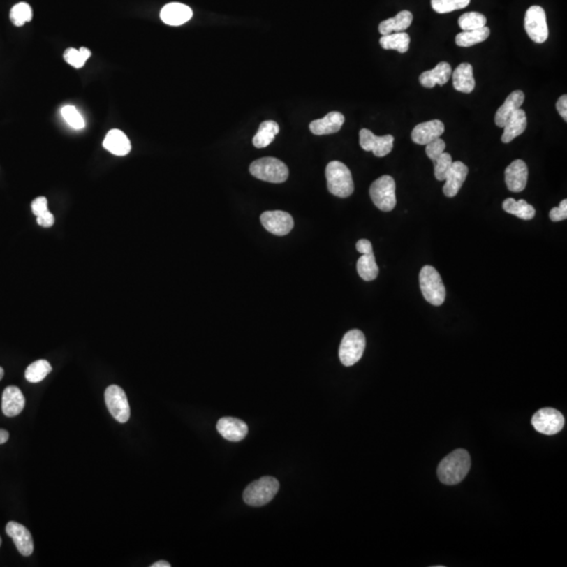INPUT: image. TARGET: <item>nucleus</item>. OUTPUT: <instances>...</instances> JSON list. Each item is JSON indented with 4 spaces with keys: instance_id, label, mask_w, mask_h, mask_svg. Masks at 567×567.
I'll use <instances>...</instances> for the list:
<instances>
[{
    "instance_id": "nucleus-39",
    "label": "nucleus",
    "mask_w": 567,
    "mask_h": 567,
    "mask_svg": "<svg viewBox=\"0 0 567 567\" xmlns=\"http://www.w3.org/2000/svg\"><path fill=\"white\" fill-rule=\"evenodd\" d=\"M446 147V142L443 141V139H435L434 141L430 142L427 145V147H425V154L430 158L431 160L436 159L439 156H441V154L445 153Z\"/></svg>"
},
{
    "instance_id": "nucleus-43",
    "label": "nucleus",
    "mask_w": 567,
    "mask_h": 567,
    "mask_svg": "<svg viewBox=\"0 0 567 567\" xmlns=\"http://www.w3.org/2000/svg\"><path fill=\"white\" fill-rule=\"evenodd\" d=\"M557 110H558L559 114L560 116L564 119V121H567V96L563 95L559 98L558 101H557L556 104Z\"/></svg>"
},
{
    "instance_id": "nucleus-3",
    "label": "nucleus",
    "mask_w": 567,
    "mask_h": 567,
    "mask_svg": "<svg viewBox=\"0 0 567 567\" xmlns=\"http://www.w3.org/2000/svg\"><path fill=\"white\" fill-rule=\"evenodd\" d=\"M329 191L339 198H348L353 193L354 183L349 168L339 161H332L326 168Z\"/></svg>"
},
{
    "instance_id": "nucleus-37",
    "label": "nucleus",
    "mask_w": 567,
    "mask_h": 567,
    "mask_svg": "<svg viewBox=\"0 0 567 567\" xmlns=\"http://www.w3.org/2000/svg\"><path fill=\"white\" fill-rule=\"evenodd\" d=\"M433 163H434L435 178L439 181H445L446 176L453 163L452 156L445 152L436 159L433 160Z\"/></svg>"
},
{
    "instance_id": "nucleus-44",
    "label": "nucleus",
    "mask_w": 567,
    "mask_h": 567,
    "mask_svg": "<svg viewBox=\"0 0 567 567\" xmlns=\"http://www.w3.org/2000/svg\"><path fill=\"white\" fill-rule=\"evenodd\" d=\"M356 250L362 254L372 253V244H371V242L368 241V240H360V241L356 243Z\"/></svg>"
},
{
    "instance_id": "nucleus-25",
    "label": "nucleus",
    "mask_w": 567,
    "mask_h": 567,
    "mask_svg": "<svg viewBox=\"0 0 567 567\" xmlns=\"http://www.w3.org/2000/svg\"><path fill=\"white\" fill-rule=\"evenodd\" d=\"M452 77H453V87L456 91H462L464 94H471L474 91L475 79L473 76V66L470 64H459L455 68L454 72H452Z\"/></svg>"
},
{
    "instance_id": "nucleus-38",
    "label": "nucleus",
    "mask_w": 567,
    "mask_h": 567,
    "mask_svg": "<svg viewBox=\"0 0 567 567\" xmlns=\"http://www.w3.org/2000/svg\"><path fill=\"white\" fill-rule=\"evenodd\" d=\"M64 58L70 66H72L73 68H83L85 62H87V60L84 59L80 51L74 49V47L66 50V51L64 52Z\"/></svg>"
},
{
    "instance_id": "nucleus-40",
    "label": "nucleus",
    "mask_w": 567,
    "mask_h": 567,
    "mask_svg": "<svg viewBox=\"0 0 567 567\" xmlns=\"http://www.w3.org/2000/svg\"><path fill=\"white\" fill-rule=\"evenodd\" d=\"M550 219L552 222H560L567 219V200L561 201L558 207L552 208L550 212Z\"/></svg>"
},
{
    "instance_id": "nucleus-32",
    "label": "nucleus",
    "mask_w": 567,
    "mask_h": 567,
    "mask_svg": "<svg viewBox=\"0 0 567 567\" xmlns=\"http://www.w3.org/2000/svg\"><path fill=\"white\" fill-rule=\"evenodd\" d=\"M52 366L45 360H36L31 364L26 370L27 381L36 383L43 381L51 373Z\"/></svg>"
},
{
    "instance_id": "nucleus-6",
    "label": "nucleus",
    "mask_w": 567,
    "mask_h": 567,
    "mask_svg": "<svg viewBox=\"0 0 567 567\" xmlns=\"http://www.w3.org/2000/svg\"><path fill=\"white\" fill-rule=\"evenodd\" d=\"M396 184L391 176H383L375 180L370 187V197L373 203L381 212H391L395 208Z\"/></svg>"
},
{
    "instance_id": "nucleus-26",
    "label": "nucleus",
    "mask_w": 567,
    "mask_h": 567,
    "mask_svg": "<svg viewBox=\"0 0 567 567\" xmlns=\"http://www.w3.org/2000/svg\"><path fill=\"white\" fill-rule=\"evenodd\" d=\"M413 15L411 12L402 11L395 17L383 20L379 24L378 30L383 36L392 34V33L404 32L412 24Z\"/></svg>"
},
{
    "instance_id": "nucleus-7",
    "label": "nucleus",
    "mask_w": 567,
    "mask_h": 567,
    "mask_svg": "<svg viewBox=\"0 0 567 567\" xmlns=\"http://www.w3.org/2000/svg\"><path fill=\"white\" fill-rule=\"evenodd\" d=\"M366 349V337L358 329L349 331L343 337L339 346V360L346 367H351L360 362Z\"/></svg>"
},
{
    "instance_id": "nucleus-35",
    "label": "nucleus",
    "mask_w": 567,
    "mask_h": 567,
    "mask_svg": "<svg viewBox=\"0 0 567 567\" xmlns=\"http://www.w3.org/2000/svg\"><path fill=\"white\" fill-rule=\"evenodd\" d=\"M10 18L16 27H22L33 18L32 8L27 3H20L12 8Z\"/></svg>"
},
{
    "instance_id": "nucleus-23",
    "label": "nucleus",
    "mask_w": 567,
    "mask_h": 567,
    "mask_svg": "<svg viewBox=\"0 0 567 567\" xmlns=\"http://www.w3.org/2000/svg\"><path fill=\"white\" fill-rule=\"evenodd\" d=\"M527 126L526 114L522 108H518L513 112L506 124L504 125L501 141L503 143H510L515 138L522 135Z\"/></svg>"
},
{
    "instance_id": "nucleus-19",
    "label": "nucleus",
    "mask_w": 567,
    "mask_h": 567,
    "mask_svg": "<svg viewBox=\"0 0 567 567\" xmlns=\"http://www.w3.org/2000/svg\"><path fill=\"white\" fill-rule=\"evenodd\" d=\"M193 15L191 8L179 3H168L160 13V17L164 24L174 27L186 24L191 20Z\"/></svg>"
},
{
    "instance_id": "nucleus-45",
    "label": "nucleus",
    "mask_w": 567,
    "mask_h": 567,
    "mask_svg": "<svg viewBox=\"0 0 567 567\" xmlns=\"http://www.w3.org/2000/svg\"><path fill=\"white\" fill-rule=\"evenodd\" d=\"M10 434L8 431L0 429V445L7 443L9 441Z\"/></svg>"
},
{
    "instance_id": "nucleus-2",
    "label": "nucleus",
    "mask_w": 567,
    "mask_h": 567,
    "mask_svg": "<svg viewBox=\"0 0 567 567\" xmlns=\"http://www.w3.org/2000/svg\"><path fill=\"white\" fill-rule=\"evenodd\" d=\"M419 285L425 301L433 306L443 305L446 300V287L439 271L433 266L423 267L419 273Z\"/></svg>"
},
{
    "instance_id": "nucleus-12",
    "label": "nucleus",
    "mask_w": 567,
    "mask_h": 567,
    "mask_svg": "<svg viewBox=\"0 0 567 567\" xmlns=\"http://www.w3.org/2000/svg\"><path fill=\"white\" fill-rule=\"evenodd\" d=\"M260 222L266 230L279 237L288 235L295 226L293 216L288 212L281 210L265 212L260 216Z\"/></svg>"
},
{
    "instance_id": "nucleus-31",
    "label": "nucleus",
    "mask_w": 567,
    "mask_h": 567,
    "mask_svg": "<svg viewBox=\"0 0 567 567\" xmlns=\"http://www.w3.org/2000/svg\"><path fill=\"white\" fill-rule=\"evenodd\" d=\"M358 272L364 281H374L378 275L379 269L375 260L374 252L362 254L358 260Z\"/></svg>"
},
{
    "instance_id": "nucleus-36",
    "label": "nucleus",
    "mask_w": 567,
    "mask_h": 567,
    "mask_svg": "<svg viewBox=\"0 0 567 567\" xmlns=\"http://www.w3.org/2000/svg\"><path fill=\"white\" fill-rule=\"evenodd\" d=\"M62 118L74 129H82L85 126V121L82 115L78 112L75 106L66 105L61 108Z\"/></svg>"
},
{
    "instance_id": "nucleus-5",
    "label": "nucleus",
    "mask_w": 567,
    "mask_h": 567,
    "mask_svg": "<svg viewBox=\"0 0 567 567\" xmlns=\"http://www.w3.org/2000/svg\"><path fill=\"white\" fill-rule=\"evenodd\" d=\"M279 489V483L277 479L268 476L262 477L246 487L243 494L244 501L248 506H265L275 497Z\"/></svg>"
},
{
    "instance_id": "nucleus-17",
    "label": "nucleus",
    "mask_w": 567,
    "mask_h": 567,
    "mask_svg": "<svg viewBox=\"0 0 567 567\" xmlns=\"http://www.w3.org/2000/svg\"><path fill=\"white\" fill-rule=\"evenodd\" d=\"M469 168L466 164L460 161L453 162L451 168L446 176V184L443 186V193L446 197L454 198L457 196L458 191L462 189L468 177Z\"/></svg>"
},
{
    "instance_id": "nucleus-20",
    "label": "nucleus",
    "mask_w": 567,
    "mask_h": 567,
    "mask_svg": "<svg viewBox=\"0 0 567 567\" xmlns=\"http://www.w3.org/2000/svg\"><path fill=\"white\" fill-rule=\"evenodd\" d=\"M26 399L20 388L15 385H9L6 388L3 393V414L8 417H15L24 411Z\"/></svg>"
},
{
    "instance_id": "nucleus-18",
    "label": "nucleus",
    "mask_w": 567,
    "mask_h": 567,
    "mask_svg": "<svg viewBox=\"0 0 567 567\" xmlns=\"http://www.w3.org/2000/svg\"><path fill=\"white\" fill-rule=\"evenodd\" d=\"M345 123V116L339 112H329L324 118L310 123L309 128L316 135H331L341 131Z\"/></svg>"
},
{
    "instance_id": "nucleus-13",
    "label": "nucleus",
    "mask_w": 567,
    "mask_h": 567,
    "mask_svg": "<svg viewBox=\"0 0 567 567\" xmlns=\"http://www.w3.org/2000/svg\"><path fill=\"white\" fill-rule=\"evenodd\" d=\"M529 170L523 160H515L506 170V183L508 191L520 193L526 187Z\"/></svg>"
},
{
    "instance_id": "nucleus-33",
    "label": "nucleus",
    "mask_w": 567,
    "mask_h": 567,
    "mask_svg": "<svg viewBox=\"0 0 567 567\" xmlns=\"http://www.w3.org/2000/svg\"><path fill=\"white\" fill-rule=\"evenodd\" d=\"M487 17L478 12H469L462 14L458 20L460 29L462 31H473L487 27Z\"/></svg>"
},
{
    "instance_id": "nucleus-22",
    "label": "nucleus",
    "mask_w": 567,
    "mask_h": 567,
    "mask_svg": "<svg viewBox=\"0 0 567 567\" xmlns=\"http://www.w3.org/2000/svg\"><path fill=\"white\" fill-rule=\"evenodd\" d=\"M103 147L115 156H126L131 151V141L120 129H112L104 138Z\"/></svg>"
},
{
    "instance_id": "nucleus-8",
    "label": "nucleus",
    "mask_w": 567,
    "mask_h": 567,
    "mask_svg": "<svg viewBox=\"0 0 567 567\" xmlns=\"http://www.w3.org/2000/svg\"><path fill=\"white\" fill-rule=\"evenodd\" d=\"M524 28L529 38L536 43H543L548 38V27L543 8L533 6L525 14Z\"/></svg>"
},
{
    "instance_id": "nucleus-21",
    "label": "nucleus",
    "mask_w": 567,
    "mask_h": 567,
    "mask_svg": "<svg viewBox=\"0 0 567 567\" xmlns=\"http://www.w3.org/2000/svg\"><path fill=\"white\" fill-rule=\"evenodd\" d=\"M452 72V66L448 62H441L433 70L423 72L419 77V82L425 89H433L436 84L443 87L451 78Z\"/></svg>"
},
{
    "instance_id": "nucleus-4",
    "label": "nucleus",
    "mask_w": 567,
    "mask_h": 567,
    "mask_svg": "<svg viewBox=\"0 0 567 567\" xmlns=\"http://www.w3.org/2000/svg\"><path fill=\"white\" fill-rule=\"evenodd\" d=\"M249 172L256 179L270 183L285 182L289 176L286 164L272 157L262 158L252 162Z\"/></svg>"
},
{
    "instance_id": "nucleus-1",
    "label": "nucleus",
    "mask_w": 567,
    "mask_h": 567,
    "mask_svg": "<svg viewBox=\"0 0 567 567\" xmlns=\"http://www.w3.org/2000/svg\"><path fill=\"white\" fill-rule=\"evenodd\" d=\"M470 469V454L466 450L458 449L441 460L437 476L443 485H456L466 478Z\"/></svg>"
},
{
    "instance_id": "nucleus-47",
    "label": "nucleus",
    "mask_w": 567,
    "mask_h": 567,
    "mask_svg": "<svg viewBox=\"0 0 567 567\" xmlns=\"http://www.w3.org/2000/svg\"><path fill=\"white\" fill-rule=\"evenodd\" d=\"M3 375H5V371H3V369L0 367V381L3 378Z\"/></svg>"
},
{
    "instance_id": "nucleus-16",
    "label": "nucleus",
    "mask_w": 567,
    "mask_h": 567,
    "mask_svg": "<svg viewBox=\"0 0 567 567\" xmlns=\"http://www.w3.org/2000/svg\"><path fill=\"white\" fill-rule=\"evenodd\" d=\"M6 531H7L8 535L13 539L18 552L22 556H31L33 554L34 543H33L32 535L26 526L15 521H11L8 523Z\"/></svg>"
},
{
    "instance_id": "nucleus-24",
    "label": "nucleus",
    "mask_w": 567,
    "mask_h": 567,
    "mask_svg": "<svg viewBox=\"0 0 567 567\" xmlns=\"http://www.w3.org/2000/svg\"><path fill=\"white\" fill-rule=\"evenodd\" d=\"M524 93L522 91H515L508 95L504 103L496 112L495 123L498 127L503 128L513 112L518 108H521V105L524 102Z\"/></svg>"
},
{
    "instance_id": "nucleus-42",
    "label": "nucleus",
    "mask_w": 567,
    "mask_h": 567,
    "mask_svg": "<svg viewBox=\"0 0 567 567\" xmlns=\"http://www.w3.org/2000/svg\"><path fill=\"white\" fill-rule=\"evenodd\" d=\"M54 222H55V218H54L53 214L50 212L49 210L43 212L40 216H37V223H38L40 226L51 227L53 226Z\"/></svg>"
},
{
    "instance_id": "nucleus-15",
    "label": "nucleus",
    "mask_w": 567,
    "mask_h": 567,
    "mask_svg": "<svg viewBox=\"0 0 567 567\" xmlns=\"http://www.w3.org/2000/svg\"><path fill=\"white\" fill-rule=\"evenodd\" d=\"M216 430L227 441L237 443L247 436L248 425L240 419L223 417L216 423Z\"/></svg>"
},
{
    "instance_id": "nucleus-29",
    "label": "nucleus",
    "mask_w": 567,
    "mask_h": 567,
    "mask_svg": "<svg viewBox=\"0 0 567 567\" xmlns=\"http://www.w3.org/2000/svg\"><path fill=\"white\" fill-rule=\"evenodd\" d=\"M489 33H491V31L487 27H483V28L477 29V30L462 31L456 36V45L462 47H473V45H478V43L487 40L489 38Z\"/></svg>"
},
{
    "instance_id": "nucleus-48",
    "label": "nucleus",
    "mask_w": 567,
    "mask_h": 567,
    "mask_svg": "<svg viewBox=\"0 0 567 567\" xmlns=\"http://www.w3.org/2000/svg\"><path fill=\"white\" fill-rule=\"evenodd\" d=\"M0 545H1V538H0Z\"/></svg>"
},
{
    "instance_id": "nucleus-9",
    "label": "nucleus",
    "mask_w": 567,
    "mask_h": 567,
    "mask_svg": "<svg viewBox=\"0 0 567 567\" xmlns=\"http://www.w3.org/2000/svg\"><path fill=\"white\" fill-rule=\"evenodd\" d=\"M106 406L112 416L119 422H127L131 417V408L124 390L119 385H112L104 393Z\"/></svg>"
},
{
    "instance_id": "nucleus-28",
    "label": "nucleus",
    "mask_w": 567,
    "mask_h": 567,
    "mask_svg": "<svg viewBox=\"0 0 567 567\" xmlns=\"http://www.w3.org/2000/svg\"><path fill=\"white\" fill-rule=\"evenodd\" d=\"M502 207L508 214L525 221L531 220L536 214L535 208L531 204L527 203L525 200L516 201L513 198H508V199L504 200Z\"/></svg>"
},
{
    "instance_id": "nucleus-10",
    "label": "nucleus",
    "mask_w": 567,
    "mask_h": 567,
    "mask_svg": "<svg viewBox=\"0 0 567 567\" xmlns=\"http://www.w3.org/2000/svg\"><path fill=\"white\" fill-rule=\"evenodd\" d=\"M564 417L559 411L552 408H542L535 413L531 425L536 431L544 435H554L564 427Z\"/></svg>"
},
{
    "instance_id": "nucleus-27",
    "label": "nucleus",
    "mask_w": 567,
    "mask_h": 567,
    "mask_svg": "<svg viewBox=\"0 0 567 567\" xmlns=\"http://www.w3.org/2000/svg\"><path fill=\"white\" fill-rule=\"evenodd\" d=\"M279 126L274 121H264L258 127V133L252 140L256 149H264L272 143L275 135L279 133Z\"/></svg>"
},
{
    "instance_id": "nucleus-30",
    "label": "nucleus",
    "mask_w": 567,
    "mask_h": 567,
    "mask_svg": "<svg viewBox=\"0 0 567 567\" xmlns=\"http://www.w3.org/2000/svg\"><path fill=\"white\" fill-rule=\"evenodd\" d=\"M411 39L406 33H392L381 37L379 43L385 50H395L399 53L404 54L408 51Z\"/></svg>"
},
{
    "instance_id": "nucleus-46",
    "label": "nucleus",
    "mask_w": 567,
    "mask_h": 567,
    "mask_svg": "<svg viewBox=\"0 0 567 567\" xmlns=\"http://www.w3.org/2000/svg\"><path fill=\"white\" fill-rule=\"evenodd\" d=\"M152 567H170V564L166 561H158V562L152 564Z\"/></svg>"
},
{
    "instance_id": "nucleus-34",
    "label": "nucleus",
    "mask_w": 567,
    "mask_h": 567,
    "mask_svg": "<svg viewBox=\"0 0 567 567\" xmlns=\"http://www.w3.org/2000/svg\"><path fill=\"white\" fill-rule=\"evenodd\" d=\"M470 3L471 0H431L433 10L439 14L451 13L464 9Z\"/></svg>"
},
{
    "instance_id": "nucleus-11",
    "label": "nucleus",
    "mask_w": 567,
    "mask_h": 567,
    "mask_svg": "<svg viewBox=\"0 0 567 567\" xmlns=\"http://www.w3.org/2000/svg\"><path fill=\"white\" fill-rule=\"evenodd\" d=\"M360 145L366 152H372L376 157H385L393 149L394 137L392 135H376L362 128L360 131Z\"/></svg>"
},
{
    "instance_id": "nucleus-41",
    "label": "nucleus",
    "mask_w": 567,
    "mask_h": 567,
    "mask_svg": "<svg viewBox=\"0 0 567 567\" xmlns=\"http://www.w3.org/2000/svg\"><path fill=\"white\" fill-rule=\"evenodd\" d=\"M47 200L45 197L36 198L32 202V212L35 216H38L43 214V212H47Z\"/></svg>"
},
{
    "instance_id": "nucleus-14",
    "label": "nucleus",
    "mask_w": 567,
    "mask_h": 567,
    "mask_svg": "<svg viewBox=\"0 0 567 567\" xmlns=\"http://www.w3.org/2000/svg\"><path fill=\"white\" fill-rule=\"evenodd\" d=\"M445 124L441 120H431L416 125L412 131V141L416 145H427L445 133Z\"/></svg>"
}]
</instances>
